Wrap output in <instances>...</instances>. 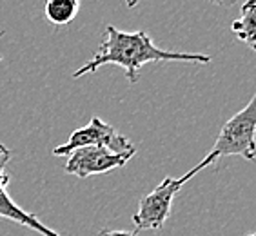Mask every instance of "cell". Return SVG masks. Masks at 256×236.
Segmentation results:
<instances>
[{
    "mask_svg": "<svg viewBox=\"0 0 256 236\" xmlns=\"http://www.w3.org/2000/svg\"><path fill=\"white\" fill-rule=\"evenodd\" d=\"M151 62H192V64H209L211 56L202 53H176V51L160 50L153 44L148 31H126L108 26L104 31L100 50L93 58L86 62L73 73V78H80L88 73H94L106 64H116L124 68L129 84H136L140 80V68Z\"/></svg>",
    "mask_w": 256,
    "mask_h": 236,
    "instance_id": "obj_1",
    "label": "cell"
},
{
    "mask_svg": "<svg viewBox=\"0 0 256 236\" xmlns=\"http://www.w3.org/2000/svg\"><path fill=\"white\" fill-rule=\"evenodd\" d=\"M211 158L204 156V160L198 166L188 171L184 176L180 178H171L166 176L162 180V184L158 187H154L153 191L146 194L144 198H140L138 202V211L133 214L134 222V231H144V229H162L166 220L169 218L171 212V204L176 196V192L182 189L186 184L191 180L194 174L206 169L207 166H211Z\"/></svg>",
    "mask_w": 256,
    "mask_h": 236,
    "instance_id": "obj_2",
    "label": "cell"
},
{
    "mask_svg": "<svg viewBox=\"0 0 256 236\" xmlns=\"http://www.w3.org/2000/svg\"><path fill=\"white\" fill-rule=\"evenodd\" d=\"M256 96H252L242 111H238L232 118L224 124L222 131L218 134L216 142L206 156L211 162H216L220 156H236L246 160H254L256 154Z\"/></svg>",
    "mask_w": 256,
    "mask_h": 236,
    "instance_id": "obj_3",
    "label": "cell"
},
{
    "mask_svg": "<svg viewBox=\"0 0 256 236\" xmlns=\"http://www.w3.org/2000/svg\"><path fill=\"white\" fill-rule=\"evenodd\" d=\"M80 148H104L116 154L124 152H136L134 146L128 136L120 134L113 126L106 124L100 116H93L86 128L74 129L69 140L53 149L54 156H69Z\"/></svg>",
    "mask_w": 256,
    "mask_h": 236,
    "instance_id": "obj_4",
    "label": "cell"
},
{
    "mask_svg": "<svg viewBox=\"0 0 256 236\" xmlns=\"http://www.w3.org/2000/svg\"><path fill=\"white\" fill-rule=\"evenodd\" d=\"M133 156V152L116 154L104 148H80L68 156L64 169L69 174L88 178L91 174H102V172H109L111 169L124 168Z\"/></svg>",
    "mask_w": 256,
    "mask_h": 236,
    "instance_id": "obj_5",
    "label": "cell"
},
{
    "mask_svg": "<svg viewBox=\"0 0 256 236\" xmlns=\"http://www.w3.org/2000/svg\"><path fill=\"white\" fill-rule=\"evenodd\" d=\"M10 158H11V151L6 148L4 144H0V216L6 218V220L16 222V224L28 227V229H33L34 232H38L42 236H60L56 231L44 226L38 220L36 214H31V212L20 209L10 198V194L6 191L8 184H10V174L6 172V166L10 162Z\"/></svg>",
    "mask_w": 256,
    "mask_h": 236,
    "instance_id": "obj_6",
    "label": "cell"
},
{
    "mask_svg": "<svg viewBox=\"0 0 256 236\" xmlns=\"http://www.w3.org/2000/svg\"><path fill=\"white\" fill-rule=\"evenodd\" d=\"M231 31L252 51L256 50V0H247L242 6L240 16L231 24Z\"/></svg>",
    "mask_w": 256,
    "mask_h": 236,
    "instance_id": "obj_7",
    "label": "cell"
},
{
    "mask_svg": "<svg viewBox=\"0 0 256 236\" xmlns=\"http://www.w3.org/2000/svg\"><path fill=\"white\" fill-rule=\"evenodd\" d=\"M78 0H50L46 4V18L53 26H66L78 15Z\"/></svg>",
    "mask_w": 256,
    "mask_h": 236,
    "instance_id": "obj_8",
    "label": "cell"
},
{
    "mask_svg": "<svg viewBox=\"0 0 256 236\" xmlns=\"http://www.w3.org/2000/svg\"><path fill=\"white\" fill-rule=\"evenodd\" d=\"M100 236H136V231H109V229H104Z\"/></svg>",
    "mask_w": 256,
    "mask_h": 236,
    "instance_id": "obj_9",
    "label": "cell"
},
{
    "mask_svg": "<svg viewBox=\"0 0 256 236\" xmlns=\"http://www.w3.org/2000/svg\"><path fill=\"white\" fill-rule=\"evenodd\" d=\"M4 34H6V31L2 30V31H0V38H2V36H4ZM0 60H2V54H0Z\"/></svg>",
    "mask_w": 256,
    "mask_h": 236,
    "instance_id": "obj_10",
    "label": "cell"
},
{
    "mask_svg": "<svg viewBox=\"0 0 256 236\" xmlns=\"http://www.w3.org/2000/svg\"><path fill=\"white\" fill-rule=\"evenodd\" d=\"M247 236H254V234H252V232H249V234H247Z\"/></svg>",
    "mask_w": 256,
    "mask_h": 236,
    "instance_id": "obj_11",
    "label": "cell"
}]
</instances>
